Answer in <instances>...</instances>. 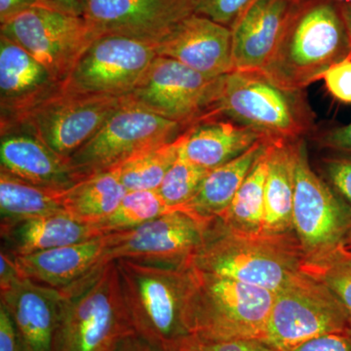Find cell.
<instances>
[{
    "label": "cell",
    "mask_w": 351,
    "mask_h": 351,
    "mask_svg": "<svg viewBox=\"0 0 351 351\" xmlns=\"http://www.w3.org/2000/svg\"><path fill=\"white\" fill-rule=\"evenodd\" d=\"M295 143L284 140H272L270 143L262 234H295Z\"/></svg>",
    "instance_id": "cb8c5ba5"
},
{
    "label": "cell",
    "mask_w": 351,
    "mask_h": 351,
    "mask_svg": "<svg viewBox=\"0 0 351 351\" xmlns=\"http://www.w3.org/2000/svg\"><path fill=\"white\" fill-rule=\"evenodd\" d=\"M339 5L351 38V4L339 3Z\"/></svg>",
    "instance_id": "7bdbcfd3"
},
{
    "label": "cell",
    "mask_w": 351,
    "mask_h": 351,
    "mask_svg": "<svg viewBox=\"0 0 351 351\" xmlns=\"http://www.w3.org/2000/svg\"><path fill=\"white\" fill-rule=\"evenodd\" d=\"M191 14L195 0H86L83 17L98 38L113 34L156 43Z\"/></svg>",
    "instance_id": "9a60e30c"
},
{
    "label": "cell",
    "mask_w": 351,
    "mask_h": 351,
    "mask_svg": "<svg viewBox=\"0 0 351 351\" xmlns=\"http://www.w3.org/2000/svg\"><path fill=\"white\" fill-rule=\"evenodd\" d=\"M295 1H304V0H295ZM330 1H334L336 3L351 4V0H330Z\"/></svg>",
    "instance_id": "ee69618b"
},
{
    "label": "cell",
    "mask_w": 351,
    "mask_h": 351,
    "mask_svg": "<svg viewBox=\"0 0 351 351\" xmlns=\"http://www.w3.org/2000/svg\"><path fill=\"white\" fill-rule=\"evenodd\" d=\"M304 270L331 290L345 309L351 329V249H343L321 262L307 263Z\"/></svg>",
    "instance_id": "1f68e13d"
},
{
    "label": "cell",
    "mask_w": 351,
    "mask_h": 351,
    "mask_svg": "<svg viewBox=\"0 0 351 351\" xmlns=\"http://www.w3.org/2000/svg\"><path fill=\"white\" fill-rule=\"evenodd\" d=\"M293 230L307 263L351 247V212L309 164L306 140L295 143Z\"/></svg>",
    "instance_id": "52a82bcc"
},
{
    "label": "cell",
    "mask_w": 351,
    "mask_h": 351,
    "mask_svg": "<svg viewBox=\"0 0 351 351\" xmlns=\"http://www.w3.org/2000/svg\"><path fill=\"white\" fill-rule=\"evenodd\" d=\"M271 141L263 138L241 156L210 171L196 195L180 210L209 221L218 219L230 206L245 178Z\"/></svg>",
    "instance_id": "d4e9b609"
},
{
    "label": "cell",
    "mask_w": 351,
    "mask_h": 351,
    "mask_svg": "<svg viewBox=\"0 0 351 351\" xmlns=\"http://www.w3.org/2000/svg\"><path fill=\"white\" fill-rule=\"evenodd\" d=\"M223 76L211 77L176 60L156 56L136 86L123 97L124 103L189 129L221 117L218 101Z\"/></svg>",
    "instance_id": "ba28073f"
},
{
    "label": "cell",
    "mask_w": 351,
    "mask_h": 351,
    "mask_svg": "<svg viewBox=\"0 0 351 351\" xmlns=\"http://www.w3.org/2000/svg\"><path fill=\"white\" fill-rule=\"evenodd\" d=\"M64 191L29 184L0 170L1 223L66 213Z\"/></svg>",
    "instance_id": "4316f807"
},
{
    "label": "cell",
    "mask_w": 351,
    "mask_h": 351,
    "mask_svg": "<svg viewBox=\"0 0 351 351\" xmlns=\"http://www.w3.org/2000/svg\"><path fill=\"white\" fill-rule=\"evenodd\" d=\"M172 211L157 191H128L117 209L93 226L106 234L123 232Z\"/></svg>",
    "instance_id": "f546056e"
},
{
    "label": "cell",
    "mask_w": 351,
    "mask_h": 351,
    "mask_svg": "<svg viewBox=\"0 0 351 351\" xmlns=\"http://www.w3.org/2000/svg\"><path fill=\"white\" fill-rule=\"evenodd\" d=\"M219 117L294 142L315 129V113L304 91L277 85L263 71H233L221 77Z\"/></svg>",
    "instance_id": "5b68a950"
},
{
    "label": "cell",
    "mask_w": 351,
    "mask_h": 351,
    "mask_svg": "<svg viewBox=\"0 0 351 351\" xmlns=\"http://www.w3.org/2000/svg\"><path fill=\"white\" fill-rule=\"evenodd\" d=\"M58 80L24 48L0 36V131L12 129L27 112L59 92Z\"/></svg>",
    "instance_id": "2e32d148"
},
{
    "label": "cell",
    "mask_w": 351,
    "mask_h": 351,
    "mask_svg": "<svg viewBox=\"0 0 351 351\" xmlns=\"http://www.w3.org/2000/svg\"><path fill=\"white\" fill-rule=\"evenodd\" d=\"M59 290L52 351H119L137 336L127 311L117 263H103Z\"/></svg>",
    "instance_id": "7a4b0ae2"
},
{
    "label": "cell",
    "mask_w": 351,
    "mask_h": 351,
    "mask_svg": "<svg viewBox=\"0 0 351 351\" xmlns=\"http://www.w3.org/2000/svg\"><path fill=\"white\" fill-rule=\"evenodd\" d=\"M0 170L43 188L68 189L78 182L69 160L24 129L1 133Z\"/></svg>",
    "instance_id": "ffe728a7"
},
{
    "label": "cell",
    "mask_w": 351,
    "mask_h": 351,
    "mask_svg": "<svg viewBox=\"0 0 351 351\" xmlns=\"http://www.w3.org/2000/svg\"><path fill=\"white\" fill-rule=\"evenodd\" d=\"M38 5L75 16L84 15L86 0H38Z\"/></svg>",
    "instance_id": "60d3db41"
},
{
    "label": "cell",
    "mask_w": 351,
    "mask_h": 351,
    "mask_svg": "<svg viewBox=\"0 0 351 351\" xmlns=\"http://www.w3.org/2000/svg\"><path fill=\"white\" fill-rule=\"evenodd\" d=\"M0 295L25 351H52L59 290L22 277Z\"/></svg>",
    "instance_id": "d6986e66"
},
{
    "label": "cell",
    "mask_w": 351,
    "mask_h": 351,
    "mask_svg": "<svg viewBox=\"0 0 351 351\" xmlns=\"http://www.w3.org/2000/svg\"><path fill=\"white\" fill-rule=\"evenodd\" d=\"M269 147L254 164L230 206L216 219L223 228L244 234H262Z\"/></svg>",
    "instance_id": "83f0119b"
},
{
    "label": "cell",
    "mask_w": 351,
    "mask_h": 351,
    "mask_svg": "<svg viewBox=\"0 0 351 351\" xmlns=\"http://www.w3.org/2000/svg\"><path fill=\"white\" fill-rule=\"evenodd\" d=\"M351 59V38L339 3L295 1L276 49L262 69L279 86L304 91L335 64Z\"/></svg>",
    "instance_id": "6da1fadb"
},
{
    "label": "cell",
    "mask_w": 351,
    "mask_h": 351,
    "mask_svg": "<svg viewBox=\"0 0 351 351\" xmlns=\"http://www.w3.org/2000/svg\"><path fill=\"white\" fill-rule=\"evenodd\" d=\"M154 47L157 56L176 60L211 77L234 71L232 29L198 14L180 21Z\"/></svg>",
    "instance_id": "e0dca14e"
},
{
    "label": "cell",
    "mask_w": 351,
    "mask_h": 351,
    "mask_svg": "<svg viewBox=\"0 0 351 351\" xmlns=\"http://www.w3.org/2000/svg\"><path fill=\"white\" fill-rule=\"evenodd\" d=\"M265 138L269 137L262 132L219 117L184 132L181 154L191 162L213 170L241 156Z\"/></svg>",
    "instance_id": "603a6c76"
},
{
    "label": "cell",
    "mask_w": 351,
    "mask_h": 351,
    "mask_svg": "<svg viewBox=\"0 0 351 351\" xmlns=\"http://www.w3.org/2000/svg\"><path fill=\"white\" fill-rule=\"evenodd\" d=\"M0 351H25L8 311L0 304Z\"/></svg>",
    "instance_id": "f35d334b"
},
{
    "label": "cell",
    "mask_w": 351,
    "mask_h": 351,
    "mask_svg": "<svg viewBox=\"0 0 351 351\" xmlns=\"http://www.w3.org/2000/svg\"><path fill=\"white\" fill-rule=\"evenodd\" d=\"M36 5L38 0H0V24Z\"/></svg>",
    "instance_id": "ab89813d"
},
{
    "label": "cell",
    "mask_w": 351,
    "mask_h": 351,
    "mask_svg": "<svg viewBox=\"0 0 351 351\" xmlns=\"http://www.w3.org/2000/svg\"><path fill=\"white\" fill-rule=\"evenodd\" d=\"M188 307L191 336L209 341L263 339L274 294L191 265Z\"/></svg>",
    "instance_id": "8992f818"
},
{
    "label": "cell",
    "mask_w": 351,
    "mask_h": 351,
    "mask_svg": "<svg viewBox=\"0 0 351 351\" xmlns=\"http://www.w3.org/2000/svg\"><path fill=\"white\" fill-rule=\"evenodd\" d=\"M306 263L295 234H244L215 219L193 265L276 293L304 269Z\"/></svg>",
    "instance_id": "277c9868"
},
{
    "label": "cell",
    "mask_w": 351,
    "mask_h": 351,
    "mask_svg": "<svg viewBox=\"0 0 351 351\" xmlns=\"http://www.w3.org/2000/svg\"><path fill=\"white\" fill-rule=\"evenodd\" d=\"M110 233L88 241L13 256L21 276L52 288H63L103 265Z\"/></svg>",
    "instance_id": "44dd1931"
},
{
    "label": "cell",
    "mask_w": 351,
    "mask_h": 351,
    "mask_svg": "<svg viewBox=\"0 0 351 351\" xmlns=\"http://www.w3.org/2000/svg\"><path fill=\"white\" fill-rule=\"evenodd\" d=\"M320 166L321 177L351 212V154L332 152Z\"/></svg>",
    "instance_id": "d6a6232c"
},
{
    "label": "cell",
    "mask_w": 351,
    "mask_h": 351,
    "mask_svg": "<svg viewBox=\"0 0 351 351\" xmlns=\"http://www.w3.org/2000/svg\"><path fill=\"white\" fill-rule=\"evenodd\" d=\"M184 132L176 140L140 152L113 168L127 191H157L180 156Z\"/></svg>",
    "instance_id": "f1b7e54d"
},
{
    "label": "cell",
    "mask_w": 351,
    "mask_h": 351,
    "mask_svg": "<svg viewBox=\"0 0 351 351\" xmlns=\"http://www.w3.org/2000/svg\"><path fill=\"white\" fill-rule=\"evenodd\" d=\"M157 56L154 43L128 36H99L64 80L78 93L124 97L136 86Z\"/></svg>",
    "instance_id": "5bb4252c"
},
{
    "label": "cell",
    "mask_w": 351,
    "mask_h": 351,
    "mask_svg": "<svg viewBox=\"0 0 351 351\" xmlns=\"http://www.w3.org/2000/svg\"><path fill=\"white\" fill-rule=\"evenodd\" d=\"M215 221L175 210L132 230L110 233L103 263L114 261L189 267Z\"/></svg>",
    "instance_id": "4fadbf2b"
},
{
    "label": "cell",
    "mask_w": 351,
    "mask_h": 351,
    "mask_svg": "<svg viewBox=\"0 0 351 351\" xmlns=\"http://www.w3.org/2000/svg\"><path fill=\"white\" fill-rule=\"evenodd\" d=\"M255 0H195V14L232 27Z\"/></svg>",
    "instance_id": "836d02e7"
},
{
    "label": "cell",
    "mask_w": 351,
    "mask_h": 351,
    "mask_svg": "<svg viewBox=\"0 0 351 351\" xmlns=\"http://www.w3.org/2000/svg\"><path fill=\"white\" fill-rule=\"evenodd\" d=\"M0 25V36L24 48L63 83L83 53L98 38L83 16L41 5Z\"/></svg>",
    "instance_id": "7c38bea8"
},
{
    "label": "cell",
    "mask_w": 351,
    "mask_h": 351,
    "mask_svg": "<svg viewBox=\"0 0 351 351\" xmlns=\"http://www.w3.org/2000/svg\"><path fill=\"white\" fill-rule=\"evenodd\" d=\"M100 228L66 213L1 223L3 250L13 256L29 255L103 237Z\"/></svg>",
    "instance_id": "7402d4cb"
},
{
    "label": "cell",
    "mask_w": 351,
    "mask_h": 351,
    "mask_svg": "<svg viewBox=\"0 0 351 351\" xmlns=\"http://www.w3.org/2000/svg\"><path fill=\"white\" fill-rule=\"evenodd\" d=\"M325 86L332 98L351 104V59L335 64L323 75Z\"/></svg>",
    "instance_id": "d590c367"
},
{
    "label": "cell",
    "mask_w": 351,
    "mask_h": 351,
    "mask_svg": "<svg viewBox=\"0 0 351 351\" xmlns=\"http://www.w3.org/2000/svg\"><path fill=\"white\" fill-rule=\"evenodd\" d=\"M295 0H255L230 27L234 71H262L276 49Z\"/></svg>",
    "instance_id": "ac0fdd59"
},
{
    "label": "cell",
    "mask_w": 351,
    "mask_h": 351,
    "mask_svg": "<svg viewBox=\"0 0 351 351\" xmlns=\"http://www.w3.org/2000/svg\"><path fill=\"white\" fill-rule=\"evenodd\" d=\"M123 104V97L78 93L63 86L32 108L10 130L29 131L69 160Z\"/></svg>",
    "instance_id": "8fae6325"
},
{
    "label": "cell",
    "mask_w": 351,
    "mask_h": 351,
    "mask_svg": "<svg viewBox=\"0 0 351 351\" xmlns=\"http://www.w3.org/2000/svg\"><path fill=\"white\" fill-rule=\"evenodd\" d=\"M188 129L172 120L124 103L100 130L69 159L78 181L112 170L156 145L171 142Z\"/></svg>",
    "instance_id": "30bf717a"
},
{
    "label": "cell",
    "mask_w": 351,
    "mask_h": 351,
    "mask_svg": "<svg viewBox=\"0 0 351 351\" xmlns=\"http://www.w3.org/2000/svg\"><path fill=\"white\" fill-rule=\"evenodd\" d=\"M314 138L321 147L334 152L351 154V122L346 125L327 129Z\"/></svg>",
    "instance_id": "74e56055"
},
{
    "label": "cell",
    "mask_w": 351,
    "mask_h": 351,
    "mask_svg": "<svg viewBox=\"0 0 351 351\" xmlns=\"http://www.w3.org/2000/svg\"><path fill=\"white\" fill-rule=\"evenodd\" d=\"M289 351H351V332L324 335Z\"/></svg>",
    "instance_id": "8d00e7d4"
},
{
    "label": "cell",
    "mask_w": 351,
    "mask_h": 351,
    "mask_svg": "<svg viewBox=\"0 0 351 351\" xmlns=\"http://www.w3.org/2000/svg\"><path fill=\"white\" fill-rule=\"evenodd\" d=\"M176 351H279L263 339L209 341L191 336Z\"/></svg>",
    "instance_id": "e575fe53"
},
{
    "label": "cell",
    "mask_w": 351,
    "mask_h": 351,
    "mask_svg": "<svg viewBox=\"0 0 351 351\" xmlns=\"http://www.w3.org/2000/svg\"><path fill=\"white\" fill-rule=\"evenodd\" d=\"M350 249H351V247H350Z\"/></svg>",
    "instance_id": "f6af8a7d"
},
{
    "label": "cell",
    "mask_w": 351,
    "mask_h": 351,
    "mask_svg": "<svg viewBox=\"0 0 351 351\" xmlns=\"http://www.w3.org/2000/svg\"><path fill=\"white\" fill-rule=\"evenodd\" d=\"M114 262L138 338L154 351L177 350L191 337L188 307L193 265L171 267L124 258Z\"/></svg>",
    "instance_id": "3957f363"
},
{
    "label": "cell",
    "mask_w": 351,
    "mask_h": 351,
    "mask_svg": "<svg viewBox=\"0 0 351 351\" xmlns=\"http://www.w3.org/2000/svg\"><path fill=\"white\" fill-rule=\"evenodd\" d=\"M127 191L115 170L105 171L64 191V212L77 221L95 225L117 209Z\"/></svg>",
    "instance_id": "484cf974"
},
{
    "label": "cell",
    "mask_w": 351,
    "mask_h": 351,
    "mask_svg": "<svg viewBox=\"0 0 351 351\" xmlns=\"http://www.w3.org/2000/svg\"><path fill=\"white\" fill-rule=\"evenodd\" d=\"M119 351H154L137 336L131 337L124 341Z\"/></svg>",
    "instance_id": "b9f144b4"
},
{
    "label": "cell",
    "mask_w": 351,
    "mask_h": 351,
    "mask_svg": "<svg viewBox=\"0 0 351 351\" xmlns=\"http://www.w3.org/2000/svg\"><path fill=\"white\" fill-rule=\"evenodd\" d=\"M210 171L191 162L180 151L157 193L168 207L180 210L196 195Z\"/></svg>",
    "instance_id": "4dcf8cb0"
},
{
    "label": "cell",
    "mask_w": 351,
    "mask_h": 351,
    "mask_svg": "<svg viewBox=\"0 0 351 351\" xmlns=\"http://www.w3.org/2000/svg\"><path fill=\"white\" fill-rule=\"evenodd\" d=\"M334 332H351L345 309L324 283L304 269L274 294L263 341L289 351Z\"/></svg>",
    "instance_id": "9c48e42d"
}]
</instances>
